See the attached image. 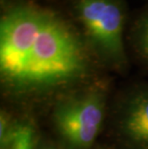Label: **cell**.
<instances>
[{
    "label": "cell",
    "mask_w": 148,
    "mask_h": 149,
    "mask_svg": "<svg viewBox=\"0 0 148 149\" xmlns=\"http://www.w3.org/2000/svg\"><path fill=\"white\" fill-rule=\"evenodd\" d=\"M95 60L79 28L58 12L17 3L1 15L0 82L11 99H58L91 83Z\"/></svg>",
    "instance_id": "obj_1"
},
{
    "label": "cell",
    "mask_w": 148,
    "mask_h": 149,
    "mask_svg": "<svg viewBox=\"0 0 148 149\" xmlns=\"http://www.w3.org/2000/svg\"><path fill=\"white\" fill-rule=\"evenodd\" d=\"M79 30L99 63L117 72L125 71L124 45L127 9L124 0H72Z\"/></svg>",
    "instance_id": "obj_2"
},
{
    "label": "cell",
    "mask_w": 148,
    "mask_h": 149,
    "mask_svg": "<svg viewBox=\"0 0 148 149\" xmlns=\"http://www.w3.org/2000/svg\"><path fill=\"white\" fill-rule=\"evenodd\" d=\"M107 88L97 82L85 85L56 99L52 124L65 149H90L106 117Z\"/></svg>",
    "instance_id": "obj_3"
},
{
    "label": "cell",
    "mask_w": 148,
    "mask_h": 149,
    "mask_svg": "<svg viewBox=\"0 0 148 149\" xmlns=\"http://www.w3.org/2000/svg\"><path fill=\"white\" fill-rule=\"evenodd\" d=\"M115 132L132 149H148V85L131 90L124 95L115 118Z\"/></svg>",
    "instance_id": "obj_4"
},
{
    "label": "cell",
    "mask_w": 148,
    "mask_h": 149,
    "mask_svg": "<svg viewBox=\"0 0 148 149\" xmlns=\"http://www.w3.org/2000/svg\"><path fill=\"white\" fill-rule=\"evenodd\" d=\"M36 132L29 122H15L9 137L1 143V149H36Z\"/></svg>",
    "instance_id": "obj_5"
},
{
    "label": "cell",
    "mask_w": 148,
    "mask_h": 149,
    "mask_svg": "<svg viewBox=\"0 0 148 149\" xmlns=\"http://www.w3.org/2000/svg\"><path fill=\"white\" fill-rule=\"evenodd\" d=\"M130 40L134 51L148 65V9L141 13L132 25Z\"/></svg>",
    "instance_id": "obj_6"
},
{
    "label": "cell",
    "mask_w": 148,
    "mask_h": 149,
    "mask_svg": "<svg viewBox=\"0 0 148 149\" xmlns=\"http://www.w3.org/2000/svg\"><path fill=\"white\" fill-rule=\"evenodd\" d=\"M38 149H60V148L54 146V145L46 144V145H43V146H40Z\"/></svg>",
    "instance_id": "obj_7"
},
{
    "label": "cell",
    "mask_w": 148,
    "mask_h": 149,
    "mask_svg": "<svg viewBox=\"0 0 148 149\" xmlns=\"http://www.w3.org/2000/svg\"><path fill=\"white\" fill-rule=\"evenodd\" d=\"M4 1H5V0H1V2H2V3H4Z\"/></svg>",
    "instance_id": "obj_8"
}]
</instances>
